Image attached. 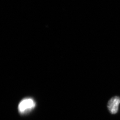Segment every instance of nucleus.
I'll return each mask as SVG.
<instances>
[{
	"label": "nucleus",
	"mask_w": 120,
	"mask_h": 120,
	"mask_svg": "<svg viewBox=\"0 0 120 120\" xmlns=\"http://www.w3.org/2000/svg\"><path fill=\"white\" fill-rule=\"evenodd\" d=\"M120 103V98L118 96H114L109 100L107 108L112 114H114L118 112Z\"/></svg>",
	"instance_id": "nucleus-2"
},
{
	"label": "nucleus",
	"mask_w": 120,
	"mask_h": 120,
	"mask_svg": "<svg viewBox=\"0 0 120 120\" xmlns=\"http://www.w3.org/2000/svg\"><path fill=\"white\" fill-rule=\"evenodd\" d=\"M35 106V103L31 98H26L22 100L19 103L18 109L21 113H25L29 111Z\"/></svg>",
	"instance_id": "nucleus-1"
}]
</instances>
